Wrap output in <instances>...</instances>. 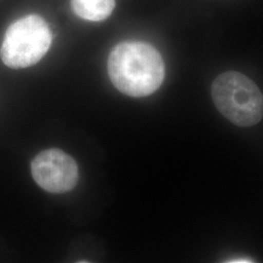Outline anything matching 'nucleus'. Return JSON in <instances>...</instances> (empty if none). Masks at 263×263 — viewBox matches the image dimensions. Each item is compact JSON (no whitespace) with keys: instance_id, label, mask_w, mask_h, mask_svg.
Wrapping results in <instances>:
<instances>
[{"instance_id":"39448f33","label":"nucleus","mask_w":263,"mask_h":263,"mask_svg":"<svg viewBox=\"0 0 263 263\" xmlns=\"http://www.w3.org/2000/svg\"><path fill=\"white\" fill-rule=\"evenodd\" d=\"M76 16L91 22L107 19L115 8V0H70Z\"/></svg>"},{"instance_id":"20e7f679","label":"nucleus","mask_w":263,"mask_h":263,"mask_svg":"<svg viewBox=\"0 0 263 263\" xmlns=\"http://www.w3.org/2000/svg\"><path fill=\"white\" fill-rule=\"evenodd\" d=\"M35 182L50 193L70 191L78 181V167L74 159L61 149L42 151L31 162Z\"/></svg>"},{"instance_id":"f257e3e1","label":"nucleus","mask_w":263,"mask_h":263,"mask_svg":"<svg viewBox=\"0 0 263 263\" xmlns=\"http://www.w3.org/2000/svg\"><path fill=\"white\" fill-rule=\"evenodd\" d=\"M107 70L120 92L136 98L153 94L165 78V65L159 52L141 41H125L113 48Z\"/></svg>"},{"instance_id":"7ed1b4c3","label":"nucleus","mask_w":263,"mask_h":263,"mask_svg":"<svg viewBox=\"0 0 263 263\" xmlns=\"http://www.w3.org/2000/svg\"><path fill=\"white\" fill-rule=\"evenodd\" d=\"M52 44V32L47 22L36 14L15 21L6 29L0 58L13 69L36 65Z\"/></svg>"},{"instance_id":"f03ea898","label":"nucleus","mask_w":263,"mask_h":263,"mask_svg":"<svg viewBox=\"0 0 263 263\" xmlns=\"http://www.w3.org/2000/svg\"><path fill=\"white\" fill-rule=\"evenodd\" d=\"M216 108L239 127H252L263 117V95L249 77L227 71L217 76L212 85Z\"/></svg>"},{"instance_id":"423d86ee","label":"nucleus","mask_w":263,"mask_h":263,"mask_svg":"<svg viewBox=\"0 0 263 263\" xmlns=\"http://www.w3.org/2000/svg\"><path fill=\"white\" fill-rule=\"evenodd\" d=\"M228 262H233V263H242V262H253V260H249V259H247V258H245L244 260L241 258V259H239V260H230V261H228Z\"/></svg>"}]
</instances>
